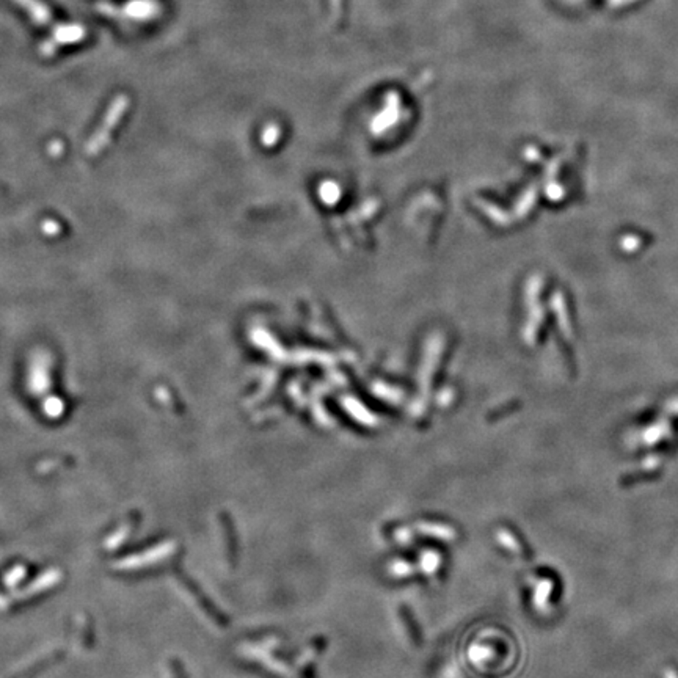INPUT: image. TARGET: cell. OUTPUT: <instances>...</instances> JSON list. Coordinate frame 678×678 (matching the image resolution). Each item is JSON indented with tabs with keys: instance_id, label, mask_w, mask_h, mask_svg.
<instances>
[{
	"instance_id": "1",
	"label": "cell",
	"mask_w": 678,
	"mask_h": 678,
	"mask_svg": "<svg viewBox=\"0 0 678 678\" xmlns=\"http://www.w3.org/2000/svg\"><path fill=\"white\" fill-rule=\"evenodd\" d=\"M95 8L106 18L118 21H149L156 18L159 13V3L156 0H129L124 7H117L110 2L101 0L95 5Z\"/></svg>"
},
{
	"instance_id": "2",
	"label": "cell",
	"mask_w": 678,
	"mask_h": 678,
	"mask_svg": "<svg viewBox=\"0 0 678 678\" xmlns=\"http://www.w3.org/2000/svg\"><path fill=\"white\" fill-rule=\"evenodd\" d=\"M85 35H87V30H85V27L82 24H76V22H71V24H59L54 27L50 41L59 48V46L80 43L85 38Z\"/></svg>"
},
{
	"instance_id": "3",
	"label": "cell",
	"mask_w": 678,
	"mask_h": 678,
	"mask_svg": "<svg viewBox=\"0 0 678 678\" xmlns=\"http://www.w3.org/2000/svg\"><path fill=\"white\" fill-rule=\"evenodd\" d=\"M16 2L27 10L28 16L39 26H49L54 21V16L48 8V5L41 0H16Z\"/></svg>"
}]
</instances>
